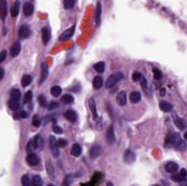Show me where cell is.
Listing matches in <instances>:
<instances>
[{
    "label": "cell",
    "instance_id": "obj_1",
    "mask_svg": "<svg viewBox=\"0 0 187 186\" xmlns=\"http://www.w3.org/2000/svg\"><path fill=\"white\" fill-rule=\"evenodd\" d=\"M167 146L174 147L177 150L179 151H185L187 149V144L182 139L181 135L178 133L171 134L166 140Z\"/></svg>",
    "mask_w": 187,
    "mask_h": 186
},
{
    "label": "cell",
    "instance_id": "obj_2",
    "mask_svg": "<svg viewBox=\"0 0 187 186\" xmlns=\"http://www.w3.org/2000/svg\"><path fill=\"white\" fill-rule=\"evenodd\" d=\"M124 76V74L122 72L113 73L109 76L107 80L106 81V88H111L113 86L118 82L122 80Z\"/></svg>",
    "mask_w": 187,
    "mask_h": 186
},
{
    "label": "cell",
    "instance_id": "obj_3",
    "mask_svg": "<svg viewBox=\"0 0 187 186\" xmlns=\"http://www.w3.org/2000/svg\"><path fill=\"white\" fill-rule=\"evenodd\" d=\"M49 147L53 156L58 157L60 155V151L57 144V141L54 136L50 135L49 138Z\"/></svg>",
    "mask_w": 187,
    "mask_h": 186
},
{
    "label": "cell",
    "instance_id": "obj_4",
    "mask_svg": "<svg viewBox=\"0 0 187 186\" xmlns=\"http://www.w3.org/2000/svg\"><path fill=\"white\" fill-rule=\"evenodd\" d=\"M75 30H76V25L74 24L73 25L72 27L65 30V31L62 33L59 38V41L65 42L69 40L73 36Z\"/></svg>",
    "mask_w": 187,
    "mask_h": 186
},
{
    "label": "cell",
    "instance_id": "obj_5",
    "mask_svg": "<svg viewBox=\"0 0 187 186\" xmlns=\"http://www.w3.org/2000/svg\"><path fill=\"white\" fill-rule=\"evenodd\" d=\"M31 32L29 26L26 25H23L19 29L18 35L19 38L24 39L29 38L31 35Z\"/></svg>",
    "mask_w": 187,
    "mask_h": 186
},
{
    "label": "cell",
    "instance_id": "obj_6",
    "mask_svg": "<svg viewBox=\"0 0 187 186\" xmlns=\"http://www.w3.org/2000/svg\"><path fill=\"white\" fill-rule=\"evenodd\" d=\"M26 162L31 166H37L40 164L41 159L40 157L35 154H29L26 157Z\"/></svg>",
    "mask_w": 187,
    "mask_h": 186
},
{
    "label": "cell",
    "instance_id": "obj_7",
    "mask_svg": "<svg viewBox=\"0 0 187 186\" xmlns=\"http://www.w3.org/2000/svg\"><path fill=\"white\" fill-rule=\"evenodd\" d=\"M106 140L107 143L109 144H113L116 142V136L114 133V127L113 125H111L108 128L106 133Z\"/></svg>",
    "mask_w": 187,
    "mask_h": 186
},
{
    "label": "cell",
    "instance_id": "obj_8",
    "mask_svg": "<svg viewBox=\"0 0 187 186\" xmlns=\"http://www.w3.org/2000/svg\"><path fill=\"white\" fill-rule=\"evenodd\" d=\"M48 74H49L48 68L46 62H42L41 64V76L40 79V85H42L46 80L48 76Z\"/></svg>",
    "mask_w": 187,
    "mask_h": 186
},
{
    "label": "cell",
    "instance_id": "obj_9",
    "mask_svg": "<svg viewBox=\"0 0 187 186\" xmlns=\"http://www.w3.org/2000/svg\"><path fill=\"white\" fill-rule=\"evenodd\" d=\"M22 50V45L20 42L16 41L14 42L13 45L12 46L10 51V55L12 57H16L19 55Z\"/></svg>",
    "mask_w": 187,
    "mask_h": 186
},
{
    "label": "cell",
    "instance_id": "obj_10",
    "mask_svg": "<svg viewBox=\"0 0 187 186\" xmlns=\"http://www.w3.org/2000/svg\"><path fill=\"white\" fill-rule=\"evenodd\" d=\"M46 169L47 173L49 176V178L54 181L55 178V169L52 162L50 161H47L46 163Z\"/></svg>",
    "mask_w": 187,
    "mask_h": 186
},
{
    "label": "cell",
    "instance_id": "obj_11",
    "mask_svg": "<svg viewBox=\"0 0 187 186\" xmlns=\"http://www.w3.org/2000/svg\"><path fill=\"white\" fill-rule=\"evenodd\" d=\"M136 158V156L135 152L131 150H127L125 151L124 154V159L125 162L131 164L135 162Z\"/></svg>",
    "mask_w": 187,
    "mask_h": 186
},
{
    "label": "cell",
    "instance_id": "obj_12",
    "mask_svg": "<svg viewBox=\"0 0 187 186\" xmlns=\"http://www.w3.org/2000/svg\"><path fill=\"white\" fill-rule=\"evenodd\" d=\"M7 3L5 0H2L0 2V18L2 21H5L7 15Z\"/></svg>",
    "mask_w": 187,
    "mask_h": 186
},
{
    "label": "cell",
    "instance_id": "obj_13",
    "mask_svg": "<svg viewBox=\"0 0 187 186\" xmlns=\"http://www.w3.org/2000/svg\"><path fill=\"white\" fill-rule=\"evenodd\" d=\"M23 13L25 15V16H30L33 15L34 12V6L31 3L29 2L25 3L24 5H23Z\"/></svg>",
    "mask_w": 187,
    "mask_h": 186
},
{
    "label": "cell",
    "instance_id": "obj_14",
    "mask_svg": "<svg viewBox=\"0 0 187 186\" xmlns=\"http://www.w3.org/2000/svg\"><path fill=\"white\" fill-rule=\"evenodd\" d=\"M116 102L120 106H124L127 102V94L124 91H122L117 94Z\"/></svg>",
    "mask_w": 187,
    "mask_h": 186
},
{
    "label": "cell",
    "instance_id": "obj_15",
    "mask_svg": "<svg viewBox=\"0 0 187 186\" xmlns=\"http://www.w3.org/2000/svg\"><path fill=\"white\" fill-rule=\"evenodd\" d=\"M51 37L50 30L48 27H43L42 29V38L44 45H47Z\"/></svg>",
    "mask_w": 187,
    "mask_h": 186
},
{
    "label": "cell",
    "instance_id": "obj_16",
    "mask_svg": "<svg viewBox=\"0 0 187 186\" xmlns=\"http://www.w3.org/2000/svg\"><path fill=\"white\" fill-rule=\"evenodd\" d=\"M102 152V148L99 145H95L92 146V147L90 151V156L92 159H95L100 156Z\"/></svg>",
    "mask_w": 187,
    "mask_h": 186
},
{
    "label": "cell",
    "instance_id": "obj_17",
    "mask_svg": "<svg viewBox=\"0 0 187 186\" xmlns=\"http://www.w3.org/2000/svg\"><path fill=\"white\" fill-rule=\"evenodd\" d=\"M102 15V5L100 2H98L96 4V8L95 12V22L96 24L99 26L101 24V18Z\"/></svg>",
    "mask_w": 187,
    "mask_h": 186
},
{
    "label": "cell",
    "instance_id": "obj_18",
    "mask_svg": "<svg viewBox=\"0 0 187 186\" xmlns=\"http://www.w3.org/2000/svg\"><path fill=\"white\" fill-rule=\"evenodd\" d=\"M173 120H174V123L176 126L177 128H178L180 130H184L186 127V123L184 120L180 118L175 113V115H172Z\"/></svg>",
    "mask_w": 187,
    "mask_h": 186
},
{
    "label": "cell",
    "instance_id": "obj_19",
    "mask_svg": "<svg viewBox=\"0 0 187 186\" xmlns=\"http://www.w3.org/2000/svg\"><path fill=\"white\" fill-rule=\"evenodd\" d=\"M64 115L66 120H68V121L71 122L72 123L75 122L77 120V115L76 112L72 109H69L66 111Z\"/></svg>",
    "mask_w": 187,
    "mask_h": 186
},
{
    "label": "cell",
    "instance_id": "obj_20",
    "mask_svg": "<svg viewBox=\"0 0 187 186\" xmlns=\"http://www.w3.org/2000/svg\"><path fill=\"white\" fill-rule=\"evenodd\" d=\"M89 106L90 109L92 113L93 119L96 120L98 117V113L96 110V103L94 98L91 97L89 100Z\"/></svg>",
    "mask_w": 187,
    "mask_h": 186
},
{
    "label": "cell",
    "instance_id": "obj_21",
    "mask_svg": "<svg viewBox=\"0 0 187 186\" xmlns=\"http://www.w3.org/2000/svg\"><path fill=\"white\" fill-rule=\"evenodd\" d=\"M159 107L161 110L165 113H169L173 109V105H172L170 103L164 100L160 102L159 103Z\"/></svg>",
    "mask_w": 187,
    "mask_h": 186
},
{
    "label": "cell",
    "instance_id": "obj_22",
    "mask_svg": "<svg viewBox=\"0 0 187 186\" xmlns=\"http://www.w3.org/2000/svg\"><path fill=\"white\" fill-rule=\"evenodd\" d=\"M103 80L102 77L100 76H95L92 81V86L96 90H100L103 86Z\"/></svg>",
    "mask_w": 187,
    "mask_h": 186
},
{
    "label": "cell",
    "instance_id": "obj_23",
    "mask_svg": "<svg viewBox=\"0 0 187 186\" xmlns=\"http://www.w3.org/2000/svg\"><path fill=\"white\" fill-rule=\"evenodd\" d=\"M178 170V165L175 162H168L165 165V170L168 173H176Z\"/></svg>",
    "mask_w": 187,
    "mask_h": 186
},
{
    "label": "cell",
    "instance_id": "obj_24",
    "mask_svg": "<svg viewBox=\"0 0 187 186\" xmlns=\"http://www.w3.org/2000/svg\"><path fill=\"white\" fill-rule=\"evenodd\" d=\"M81 146L78 144H74L71 150V154L75 157H78L81 154Z\"/></svg>",
    "mask_w": 187,
    "mask_h": 186
},
{
    "label": "cell",
    "instance_id": "obj_25",
    "mask_svg": "<svg viewBox=\"0 0 187 186\" xmlns=\"http://www.w3.org/2000/svg\"><path fill=\"white\" fill-rule=\"evenodd\" d=\"M20 3L19 1H16L11 7V14L12 17L15 18L18 15L20 12Z\"/></svg>",
    "mask_w": 187,
    "mask_h": 186
},
{
    "label": "cell",
    "instance_id": "obj_26",
    "mask_svg": "<svg viewBox=\"0 0 187 186\" xmlns=\"http://www.w3.org/2000/svg\"><path fill=\"white\" fill-rule=\"evenodd\" d=\"M129 99H130V102L132 103H133V104L138 103V102H140L141 100V93L137 91L131 92L129 96Z\"/></svg>",
    "mask_w": 187,
    "mask_h": 186
},
{
    "label": "cell",
    "instance_id": "obj_27",
    "mask_svg": "<svg viewBox=\"0 0 187 186\" xmlns=\"http://www.w3.org/2000/svg\"><path fill=\"white\" fill-rule=\"evenodd\" d=\"M11 97L12 100L19 102V100H20L22 97V93L20 90L18 89L12 90L11 92Z\"/></svg>",
    "mask_w": 187,
    "mask_h": 186
},
{
    "label": "cell",
    "instance_id": "obj_28",
    "mask_svg": "<svg viewBox=\"0 0 187 186\" xmlns=\"http://www.w3.org/2000/svg\"><path fill=\"white\" fill-rule=\"evenodd\" d=\"M33 81V78L30 75L25 74L24 76H23L22 80H21V84L22 86L23 87H27L30 85L31 82Z\"/></svg>",
    "mask_w": 187,
    "mask_h": 186
},
{
    "label": "cell",
    "instance_id": "obj_29",
    "mask_svg": "<svg viewBox=\"0 0 187 186\" xmlns=\"http://www.w3.org/2000/svg\"><path fill=\"white\" fill-rule=\"evenodd\" d=\"M95 70L99 74H101L104 72L105 68V64L103 61H100L96 63L93 66Z\"/></svg>",
    "mask_w": 187,
    "mask_h": 186
},
{
    "label": "cell",
    "instance_id": "obj_30",
    "mask_svg": "<svg viewBox=\"0 0 187 186\" xmlns=\"http://www.w3.org/2000/svg\"><path fill=\"white\" fill-rule=\"evenodd\" d=\"M74 100V98L72 94H64L61 98V101L66 104L73 103Z\"/></svg>",
    "mask_w": 187,
    "mask_h": 186
},
{
    "label": "cell",
    "instance_id": "obj_31",
    "mask_svg": "<svg viewBox=\"0 0 187 186\" xmlns=\"http://www.w3.org/2000/svg\"><path fill=\"white\" fill-rule=\"evenodd\" d=\"M50 93L53 97H59L62 93V89L59 86H54L51 88Z\"/></svg>",
    "mask_w": 187,
    "mask_h": 186
},
{
    "label": "cell",
    "instance_id": "obj_32",
    "mask_svg": "<svg viewBox=\"0 0 187 186\" xmlns=\"http://www.w3.org/2000/svg\"><path fill=\"white\" fill-rule=\"evenodd\" d=\"M32 186H42L43 181L41 176L38 175H35L33 177L32 180Z\"/></svg>",
    "mask_w": 187,
    "mask_h": 186
},
{
    "label": "cell",
    "instance_id": "obj_33",
    "mask_svg": "<svg viewBox=\"0 0 187 186\" xmlns=\"http://www.w3.org/2000/svg\"><path fill=\"white\" fill-rule=\"evenodd\" d=\"M21 183L23 186H33L32 182L30 180L29 176L27 174L24 175L21 178Z\"/></svg>",
    "mask_w": 187,
    "mask_h": 186
},
{
    "label": "cell",
    "instance_id": "obj_34",
    "mask_svg": "<svg viewBox=\"0 0 187 186\" xmlns=\"http://www.w3.org/2000/svg\"><path fill=\"white\" fill-rule=\"evenodd\" d=\"M75 3L76 1L74 0H64V7L66 10L72 9L75 5Z\"/></svg>",
    "mask_w": 187,
    "mask_h": 186
},
{
    "label": "cell",
    "instance_id": "obj_35",
    "mask_svg": "<svg viewBox=\"0 0 187 186\" xmlns=\"http://www.w3.org/2000/svg\"><path fill=\"white\" fill-rule=\"evenodd\" d=\"M8 107L11 110L16 111L19 108V103L16 100L11 99L8 102Z\"/></svg>",
    "mask_w": 187,
    "mask_h": 186
},
{
    "label": "cell",
    "instance_id": "obj_36",
    "mask_svg": "<svg viewBox=\"0 0 187 186\" xmlns=\"http://www.w3.org/2000/svg\"><path fill=\"white\" fill-rule=\"evenodd\" d=\"M38 102L42 107H47L48 106V101L47 98L44 94H40L38 97Z\"/></svg>",
    "mask_w": 187,
    "mask_h": 186
},
{
    "label": "cell",
    "instance_id": "obj_37",
    "mask_svg": "<svg viewBox=\"0 0 187 186\" xmlns=\"http://www.w3.org/2000/svg\"><path fill=\"white\" fill-rule=\"evenodd\" d=\"M138 81H140V84L141 85V87H142V88L143 89V90H146L148 89L147 80L146 78L142 74L141 78H140Z\"/></svg>",
    "mask_w": 187,
    "mask_h": 186
},
{
    "label": "cell",
    "instance_id": "obj_38",
    "mask_svg": "<svg viewBox=\"0 0 187 186\" xmlns=\"http://www.w3.org/2000/svg\"><path fill=\"white\" fill-rule=\"evenodd\" d=\"M153 72L154 74V78L156 80H160L163 77L162 72L158 68H154L153 69Z\"/></svg>",
    "mask_w": 187,
    "mask_h": 186
},
{
    "label": "cell",
    "instance_id": "obj_39",
    "mask_svg": "<svg viewBox=\"0 0 187 186\" xmlns=\"http://www.w3.org/2000/svg\"><path fill=\"white\" fill-rule=\"evenodd\" d=\"M33 98V92L31 91H27L24 95V103H30Z\"/></svg>",
    "mask_w": 187,
    "mask_h": 186
},
{
    "label": "cell",
    "instance_id": "obj_40",
    "mask_svg": "<svg viewBox=\"0 0 187 186\" xmlns=\"http://www.w3.org/2000/svg\"><path fill=\"white\" fill-rule=\"evenodd\" d=\"M171 180L176 182H182L184 180V178L181 174H174L171 176Z\"/></svg>",
    "mask_w": 187,
    "mask_h": 186
},
{
    "label": "cell",
    "instance_id": "obj_41",
    "mask_svg": "<svg viewBox=\"0 0 187 186\" xmlns=\"http://www.w3.org/2000/svg\"><path fill=\"white\" fill-rule=\"evenodd\" d=\"M72 176L70 175L66 176L62 182L61 186H70L72 182Z\"/></svg>",
    "mask_w": 187,
    "mask_h": 186
},
{
    "label": "cell",
    "instance_id": "obj_42",
    "mask_svg": "<svg viewBox=\"0 0 187 186\" xmlns=\"http://www.w3.org/2000/svg\"><path fill=\"white\" fill-rule=\"evenodd\" d=\"M52 130H53V131L55 133H56V134H61L62 133H63V132H64V130H62V128L61 127H60L59 126L56 125V124H54V125L53 126V127H52Z\"/></svg>",
    "mask_w": 187,
    "mask_h": 186
},
{
    "label": "cell",
    "instance_id": "obj_43",
    "mask_svg": "<svg viewBox=\"0 0 187 186\" xmlns=\"http://www.w3.org/2000/svg\"><path fill=\"white\" fill-rule=\"evenodd\" d=\"M59 107V103L57 102H56V101H54V102L50 103L47 106L49 110H53L55 109L58 108Z\"/></svg>",
    "mask_w": 187,
    "mask_h": 186
},
{
    "label": "cell",
    "instance_id": "obj_44",
    "mask_svg": "<svg viewBox=\"0 0 187 186\" xmlns=\"http://www.w3.org/2000/svg\"><path fill=\"white\" fill-rule=\"evenodd\" d=\"M33 150H35V148H34V146H33V140H31L29 141V143L27 144L26 151H27L28 154H32Z\"/></svg>",
    "mask_w": 187,
    "mask_h": 186
},
{
    "label": "cell",
    "instance_id": "obj_45",
    "mask_svg": "<svg viewBox=\"0 0 187 186\" xmlns=\"http://www.w3.org/2000/svg\"><path fill=\"white\" fill-rule=\"evenodd\" d=\"M33 126L36 127H39L41 125V121L37 116H35L33 118Z\"/></svg>",
    "mask_w": 187,
    "mask_h": 186
},
{
    "label": "cell",
    "instance_id": "obj_46",
    "mask_svg": "<svg viewBox=\"0 0 187 186\" xmlns=\"http://www.w3.org/2000/svg\"><path fill=\"white\" fill-rule=\"evenodd\" d=\"M141 76H142V74L140 73L139 72H137V71L135 72L134 73H133V76H132V79H133V81H138L140 78H141Z\"/></svg>",
    "mask_w": 187,
    "mask_h": 186
},
{
    "label": "cell",
    "instance_id": "obj_47",
    "mask_svg": "<svg viewBox=\"0 0 187 186\" xmlns=\"http://www.w3.org/2000/svg\"><path fill=\"white\" fill-rule=\"evenodd\" d=\"M40 138V135H36L35 137L34 138L33 140V146H34L35 150V149H37V148H38V147H39Z\"/></svg>",
    "mask_w": 187,
    "mask_h": 186
},
{
    "label": "cell",
    "instance_id": "obj_48",
    "mask_svg": "<svg viewBox=\"0 0 187 186\" xmlns=\"http://www.w3.org/2000/svg\"><path fill=\"white\" fill-rule=\"evenodd\" d=\"M68 144V141L64 139H59L58 142H57L58 146H59V147H65L67 146Z\"/></svg>",
    "mask_w": 187,
    "mask_h": 186
},
{
    "label": "cell",
    "instance_id": "obj_49",
    "mask_svg": "<svg viewBox=\"0 0 187 186\" xmlns=\"http://www.w3.org/2000/svg\"><path fill=\"white\" fill-rule=\"evenodd\" d=\"M7 56V51L5 50H3L0 52V63H2L5 60Z\"/></svg>",
    "mask_w": 187,
    "mask_h": 186
},
{
    "label": "cell",
    "instance_id": "obj_50",
    "mask_svg": "<svg viewBox=\"0 0 187 186\" xmlns=\"http://www.w3.org/2000/svg\"><path fill=\"white\" fill-rule=\"evenodd\" d=\"M20 117L23 118V119H26L28 117V113L26 111L23 110L20 113Z\"/></svg>",
    "mask_w": 187,
    "mask_h": 186
},
{
    "label": "cell",
    "instance_id": "obj_51",
    "mask_svg": "<svg viewBox=\"0 0 187 186\" xmlns=\"http://www.w3.org/2000/svg\"><path fill=\"white\" fill-rule=\"evenodd\" d=\"M180 174L184 178H186L187 176V170L185 168H182V169L180 171Z\"/></svg>",
    "mask_w": 187,
    "mask_h": 186
},
{
    "label": "cell",
    "instance_id": "obj_52",
    "mask_svg": "<svg viewBox=\"0 0 187 186\" xmlns=\"http://www.w3.org/2000/svg\"><path fill=\"white\" fill-rule=\"evenodd\" d=\"M5 76V70L2 68H0V81Z\"/></svg>",
    "mask_w": 187,
    "mask_h": 186
},
{
    "label": "cell",
    "instance_id": "obj_53",
    "mask_svg": "<svg viewBox=\"0 0 187 186\" xmlns=\"http://www.w3.org/2000/svg\"><path fill=\"white\" fill-rule=\"evenodd\" d=\"M166 91L165 89H164V88H162L161 89H160V95L161 96H162V97L165 96V95L166 94Z\"/></svg>",
    "mask_w": 187,
    "mask_h": 186
},
{
    "label": "cell",
    "instance_id": "obj_54",
    "mask_svg": "<svg viewBox=\"0 0 187 186\" xmlns=\"http://www.w3.org/2000/svg\"><path fill=\"white\" fill-rule=\"evenodd\" d=\"M13 117L16 120H19L20 118H21L20 115V113H17V112L14 113L13 114Z\"/></svg>",
    "mask_w": 187,
    "mask_h": 186
},
{
    "label": "cell",
    "instance_id": "obj_55",
    "mask_svg": "<svg viewBox=\"0 0 187 186\" xmlns=\"http://www.w3.org/2000/svg\"><path fill=\"white\" fill-rule=\"evenodd\" d=\"M106 186H114L113 184L111 182H108L106 184Z\"/></svg>",
    "mask_w": 187,
    "mask_h": 186
},
{
    "label": "cell",
    "instance_id": "obj_56",
    "mask_svg": "<svg viewBox=\"0 0 187 186\" xmlns=\"http://www.w3.org/2000/svg\"><path fill=\"white\" fill-rule=\"evenodd\" d=\"M184 138H185V140L187 141V132L185 133V134H184Z\"/></svg>",
    "mask_w": 187,
    "mask_h": 186
},
{
    "label": "cell",
    "instance_id": "obj_57",
    "mask_svg": "<svg viewBox=\"0 0 187 186\" xmlns=\"http://www.w3.org/2000/svg\"><path fill=\"white\" fill-rule=\"evenodd\" d=\"M47 186H55L54 185H53V184H48Z\"/></svg>",
    "mask_w": 187,
    "mask_h": 186
},
{
    "label": "cell",
    "instance_id": "obj_58",
    "mask_svg": "<svg viewBox=\"0 0 187 186\" xmlns=\"http://www.w3.org/2000/svg\"><path fill=\"white\" fill-rule=\"evenodd\" d=\"M151 186H161L159 184H154V185H152Z\"/></svg>",
    "mask_w": 187,
    "mask_h": 186
},
{
    "label": "cell",
    "instance_id": "obj_59",
    "mask_svg": "<svg viewBox=\"0 0 187 186\" xmlns=\"http://www.w3.org/2000/svg\"><path fill=\"white\" fill-rule=\"evenodd\" d=\"M182 186H187V184H184L182 185Z\"/></svg>",
    "mask_w": 187,
    "mask_h": 186
}]
</instances>
